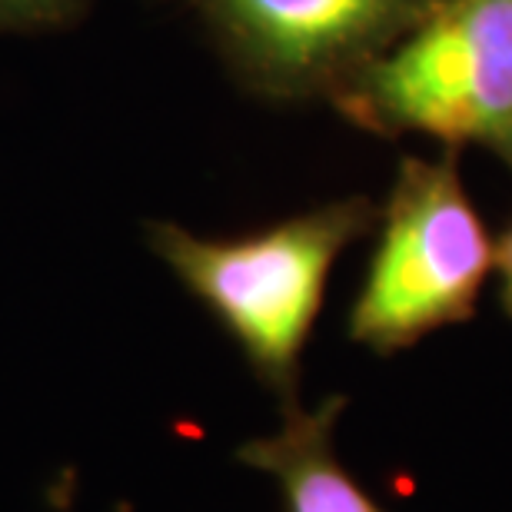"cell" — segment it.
Masks as SVG:
<instances>
[{
	"label": "cell",
	"instance_id": "6",
	"mask_svg": "<svg viewBox=\"0 0 512 512\" xmlns=\"http://www.w3.org/2000/svg\"><path fill=\"white\" fill-rule=\"evenodd\" d=\"M84 0H0V30L64 24Z\"/></svg>",
	"mask_w": 512,
	"mask_h": 512
},
{
	"label": "cell",
	"instance_id": "1",
	"mask_svg": "<svg viewBox=\"0 0 512 512\" xmlns=\"http://www.w3.org/2000/svg\"><path fill=\"white\" fill-rule=\"evenodd\" d=\"M370 197H343L243 237H197L150 223L147 240L247 356L280 413L303 406V350L343 250L376 227Z\"/></svg>",
	"mask_w": 512,
	"mask_h": 512
},
{
	"label": "cell",
	"instance_id": "5",
	"mask_svg": "<svg viewBox=\"0 0 512 512\" xmlns=\"http://www.w3.org/2000/svg\"><path fill=\"white\" fill-rule=\"evenodd\" d=\"M346 396H326L313 409H286L270 436H256L237 449L243 466L276 479L283 512H386L366 493L336 453V423Z\"/></svg>",
	"mask_w": 512,
	"mask_h": 512
},
{
	"label": "cell",
	"instance_id": "7",
	"mask_svg": "<svg viewBox=\"0 0 512 512\" xmlns=\"http://www.w3.org/2000/svg\"><path fill=\"white\" fill-rule=\"evenodd\" d=\"M493 276L499 286V306L512 320V220L509 227L496 237V256H493Z\"/></svg>",
	"mask_w": 512,
	"mask_h": 512
},
{
	"label": "cell",
	"instance_id": "2",
	"mask_svg": "<svg viewBox=\"0 0 512 512\" xmlns=\"http://www.w3.org/2000/svg\"><path fill=\"white\" fill-rule=\"evenodd\" d=\"M376 247L346 333L376 356L469 323L493 280L496 237L469 197L459 153L403 157L376 217Z\"/></svg>",
	"mask_w": 512,
	"mask_h": 512
},
{
	"label": "cell",
	"instance_id": "3",
	"mask_svg": "<svg viewBox=\"0 0 512 512\" xmlns=\"http://www.w3.org/2000/svg\"><path fill=\"white\" fill-rule=\"evenodd\" d=\"M330 104L376 137L479 147L512 170V0H443Z\"/></svg>",
	"mask_w": 512,
	"mask_h": 512
},
{
	"label": "cell",
	"instance_id": "4",
	"mask_svg": "<svg viewBox=\"0 0 512 512\" xmlns=\"http://www.w3.org/2000/svg\"><path fill=\"white\" fill-rule=\"evenodd\" d=\"M243 84L330 100L443 0H190Z\"/></svg>",
	"mask_w": 512,
	"mask_h": 512
}]
</instances>
